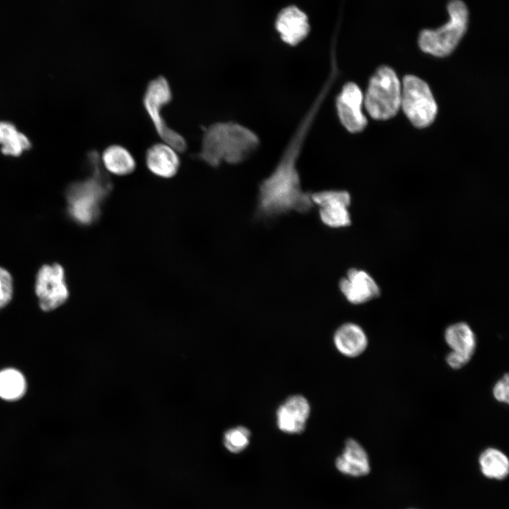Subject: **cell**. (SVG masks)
<instances>
[{"label": "cell", "instance_id": "cell-6", "mask_svg": "<svg viewBox=\"0 0 509 509\" xmlns=\"http://www.w3.org/2000/svg\"><path fill=\"white\" fill-rule=\"evenodd\" d=\"M172 98L168 80L163 76H158L148 83L143 97V105L158 136L165 143L181 153L187 148L186 140L168 126L161 113L163 107L168 104Z\"/></svg>", "mask_w": 509, "mask_h": 509}, {"label": "cell", "instance_id": "cell-19", "mask_svg": "<svg viewBox=\"0 0 509 509\" xmlns=\"http://www.w3.org/2000/svg\"><path fill=\"white\" fill-rule=\"evenodd\" d=\"M479 464L483 475L488 479L503 480L509 474L508 457L495 447H488L481 452Z\"/></svg>", "mask_w": 509, "mask_h": 509}, {"label": "cell", "instance_id": "cell-23", "mask_svg": "<svg viewBox=\"0 0 509 509\" xmlns=\"http://www.w3.org/2000/svg\"><path fill=\"white\" fill-rule=\"evenodd\" d=\"M12 295V277L7 270L0 267V309L11 301Z\"/></svg>", "mask_w": 509, "mask_h": 509}, {"label": "cell", "instance_id": "cell-1", "mask_svg": "<svg viewBox=\"0 0 509 509\" xmlns=\"http://www.w3.org/2000/svg\"><path fill=\"white\" fill-rule=\"evenodd\" d=\"M259 144L257 136L243 125L233 122H217L204 131L197 157L213 168L223 162L238 164L249 158Z\"/></svg>", "mask_w": 509, "mask_h": 509}, {"label": "cell", "instance_id": "cell-21", "mask_svg": "<svg viewBox=\"0 0 509 509\" xmlns=\"http://www.w3.org/2000/svg\"><path fill=\"white\" fill-rule=\"evenodd\" d=\"M26 390V382L21 372L7 368L0 371V397L15 401L23 397Z\"/></svg>", "mask_w": 509, "mask_h": 509}, {"label": "cell", "instance_id": "cell-3", "mask_svg": "<svg viewBox=\"0 0 509 509\" xmlns=\"http://www.w3.org/2000/svg\"><path fill=\"white\" fill-rule=\"evenodd\" d=\"M87 158L91 170L90 176L73 183L66 192L71 215L83 224L95 221L100 213V204L112 189L111 180L101 163L98 151H91Z\"/></svg>", "mask_w": 509, "mask_h": 509}, {"label": "cell", "instance_id": "cell-12", "mask_svg": "<svg viewBox=\"0 0 509 509\" xmlns=\"http://www.w3.org/2000/svg\"><path fill=\"white\" fill-rule=\"evenodd\" d=\"M310 413L308 401L302 395L288 397L276 411V422L279 430L288 434H298L305 428Z\"/></svg>", "mask_w": 509, "mask_h": 509}, {"label": "cell", "instance_id": "cell-11", "mask_svg": "<svg viewBox=\"0 0 509 509\" xmlns=\"http://www.w3.org/2000/svg\"><path fill=\"white\" fill-rule=\"evenodd\" d=\"M339 286L345 298L354 305L367 303L380 294L375 279L367 271L356 268L349 269Z\"/></svg>", "mask_w": 509, "mask_h": 509}, {"label": "cell", "instance_id": "cell-7", "mask_svg": "<svg viewBox=\"0 0 509 509\" xmlns=\"http://www.w3.org/2000/svg\"><path fill=\"white\" fill-rule=\"evenodd\" d=\"M400 107L417 128H425L431 124L438 112L436 102L428 85L413 75H406L402 80Z\"/></svg>", "mask_w": 509, "mask_h": 509}, {"label": "cell", "instance_id": "cell-22", "mask_svg": "<svg viewBox=\"0 0 509 509\" xmlns=\"http://www.w3.org/2000/svg\"><path fill=\"white\" fill-rule=\"evenodd\" d=\"M250 431L245 426H236L226 431L223 435L225 447L230 452L240 453L250 444Z\"/></svg>", "mask_w": 509, "mask_h": 509}, {"label": "cell", "instance_id": "cell-24", "mask_svg": "<svg viewBox=\"0 0 509 509\" xmlns=\"http://www.w3.org/2000/svg\"><path fill=\"white\" fill-rule=\"evenodd\" d=\"M509 378L508 374L505 373L498 380L494 385L492 390L493 396L496 401L508 404L509 402Z\"/></svg>", "mask_w": 509, "mask_h": 509}, {"label": "cell", "instance_id": "cell-17", "mask_svg": "<svg viewBox=\"0 0 509 509\" xmlns=\"http://www.w3.org/2000/svg\"><path fill=\"white\" fill-rule=\"evenodd\" d=\"M444 339L452 351L472 358L476 347V335L466 322H460L448 326Z\"/></svg>", "mask_w": 509, "mask_h": 509}, {"label": "cell", "instance_id": "cell-8", "mask_svg": "<svg viewBox=\"0 0 509 509\" xmlns=\"http://www.w3.org/2000/svg\"><path fill=\"white\" fill-rule=\"evenodd\" d=\"M35 293L40 308L50 311L62 305L68 298L69 291L64 271L59 264L42 266L36 277Z\"/></svg>", "mask_w": 509, "mask_h": 509}, {"label": "cell", "instance_id": "cell-18", "mask_svg": "<svg viewBox=\"0 0 509 509\" xmlns=\"http://www.w3.org/2000/svg\"><path fill=\"white\" fill-rule=\"evenodd\" d=\"M100 160L103 168L115 175H129L136 168V161L131 153L120 145L107 147Z\"/></svg>", "mask_w": 509, "mask_h": 509}, {"label": "cell", "instance_id": "cell-16", "mask_svg": "<svg viewBox=\"0 0 509 509\" xmlns=\"http://www.w3.org/2000/svg\"><path fill=\"white\" fill-rule=\"evenodd\" d=\"M337 349L344 356L353 358L363 353L368 340L364 330L357 324L347 322L341 325L334 334Z\"/></svg>", "mask_w": 509, "mask_h": 509}, {"label": "cell", "instance_id": "cell-9", "mask_svg": "<svg viewBox=\"0 0 509 509\" xmlns=\"http://www.w3.org/2000/svg\"><path fill=\"white\" fill-rule=\"evenodd\" d=\"M313 204L319 206L321 221L327 226L334 228L348 226L351 224L349 207L351 196L345 190L329 189L310 193Z\"/></svg>", "mask_w": 509, "mask_h": 509}, {"label": "cell", "instance_id": "cell-5", "mask_svg": "<svg viewBox=\"0 0 509 509\" xmlns=\"http://www.w3.org/2000/svg\"><path fill=\"white\" fill-rule=\"evenodd\" d=\"M402 83L395 71L387 66L379 67L370 78L363 95V105L374 119L386 120L400 109Z\"/></svg>", "mask_w": 509, "mask_h": 509}, {"label": "cell", "instance_id": "cell-14", "mask_svg": "<svg viewBox=\"0 0 509 509\" xmlns=\"http://www.w3.org/2000/svg\"><path fill=\"white\" fill-rule=\"evenodd\" d=\"M335 466L341 473L354 477L365 476L370 471L367 452L353 438L346 440L341 454L335 460Z\"/></svg>", "mask_w": 509, "mask_h": 509}, {"label": "cell", "instance_id": "cell-10", "mask_svg": "<svg viewBox=\"0 0 509 509\" xmlns=\"http://www.w3.org/2000/svg\"><path fill=\"white\" fill-rule=\"evenodd\" d=\"M363 94L358 86L348 82L336 98V108L341 124L351 133H358L367 125L363 112Z\"/></svg>", "mask_w": 509, "mask_h": 509}, {"label": "cell", "instance_id": "cell-15", "mask_svg": "<svg viewBox=\"0 0 509 509\" xmlns=\"http://www.w3.org/2000/svg\"><path fill=\"white\" fill-rule=\"evenodd\" d=\"M177 151L170 145L155 144L146 153V165L155 175L163 178H170L176 175L180 160Z\"/></svg>", "mask_w": 509, "mask_h": 509}, {"label": "cell", "instance_id": "cell-4", "mask_svg": "<svg viewBox=\"0 0 509 509\" xmlns=\"http://www.w3.org/2000/svg\"><path fill=\"white\" fill-rule=\"evenodd\" d=\"M448 19L435 28L422 30L418 37L420 49L436 57L449 56L469 28V11L462 0H450L446 6Z\"/></svg>", "mask_w": 509, "mask_h": 509}, {"label": "cell", "instance_id": "cell-2", "mask_svg": "<svg viewBox=\"0 0 509 509\" xmlns=\"http://www.w3.org/2000/svg\"><path fill=\"white\" fill-rule=\"evenodd\" d=\"M313 205L310 193L301 188L298 170L277 165L259 185V216L271 218L291 211L305 213Z\"/></svg>", "mask_w": 509, "mask_h": 509}, {"label": "cell", "instance_id": "cell-25", "mask_svg": "<svg viewBox=\"0 0 509 509\" xmlns=\"http://www.w3.org/2000/svg\"><path fill=\"white\" fill-rule=\"evenodd\" d=\"M470 360L471 358L452 351L446 356L447 364L455 370L463 368Z\"/></svg>", "mask_w": 509, "mask_h": 509}, {"label": "cell", "instance_id": "cell-20", "mask_svg": "<svg viewBox=\"0 0 509 509\" xmlns=\"http://www.w3.org/2000/svg\"><path fill=\"white\" fill-rule=\"evenodd\" d=\"M1 152L7 156H18L31 147L28 138L8 122H0Z\"/></svg>", "mask_w": 509, "mask_h": 509}, {"label": "cell", "instance_id": "cell-13", "mask_svg": "<svg viewBox=\"0 0 509 509\" xmlns=\"http://www.w3.org/2000/svg\"><path fill=\"white\" fill-rule=\"evenodd\" d=\"M275 27L282 41L291 46L304 40L310 32L307 15L296 6H288L279 12Z\"/></svg>", "mask_w": 509, "mask_h": 509}]
</instances>
